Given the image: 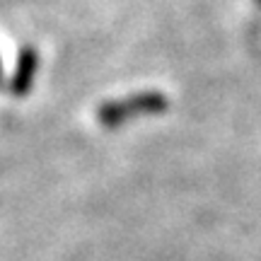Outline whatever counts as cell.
<instances>
[{
  "label": "cell",
  "mask_w": 261,
  "mask_h": 261,
  "mask_svg": "<svg viewBox=\"0 0 261 261\" xmlns=\"http://www.w3.org/2000/svg\"><path fill=\"white\" fill-rule=\"evenodd\" d=\"M169 99L167 94L158 92V90H148V92H136L123 99H114V102H104L97 109V121L104 128H119L121 123L138 119V116H152V114L167 112Z\"/></svg>",
  "instance_id": "6da1fadb"
},
{
  "label": "cell",
  "mask_w": 261,
  "mask_h": 261,
  "mask_svg": "<svg viewBox=\"0 0 261 261\" xmlns=\"http://www.w3.org/2000/svg\"><path fill=\"white\" fill-rule=\"evenodd\" d=\"M39 70V54L34 46H24L19 51L17 58V68L10 77V94L15 97H24V94L32 92V85H34V77H37Z\"/></svg>",
  "instance_id": "7a4b0ae2"
},
{
  "label": "cell",
  "mask_w": 261,
  "mask_h": 261,
  "mask_svg": "<svg viewBox=\"0 0 261 261\" xmlns=\"http://www.w3.org/2000/svg\"><path fill=\"white\" fill-rule=\"evenodd\" d=\"M0 83H3V61H0Z\"/></svg>",
  "instance_id": "3957f363"
},
{
  "label": "cell",
  "mask_w": 261,
  "mask_h": 261,
  "mask_svg": "<svg viewBox=\"0 0 261 261\" xmlns=\"http://www.w3.org/2000/svg\"><path fill=\"white\" fill-rule=\"evenodd\" d=\"M256 3H261V0H256Z\"/></svg>",
  "instance_id": "277c9868"
}]
</instances>
